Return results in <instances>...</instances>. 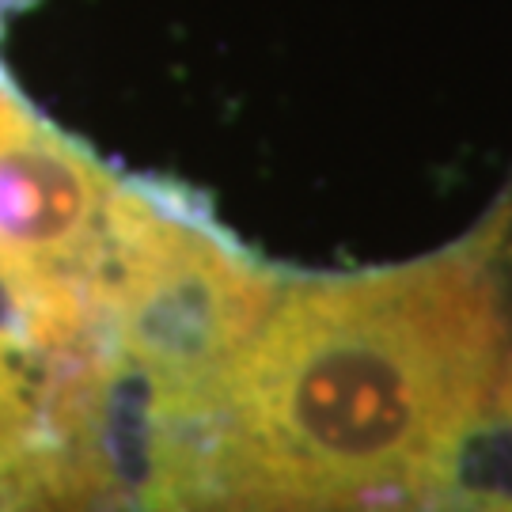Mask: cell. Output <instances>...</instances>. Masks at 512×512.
I'll list each match as a JSON object with an SVG mask.
<instances>
[{"label":"cell","mask_w":512,"mask_h":512,"mask_svg":"<svg viewBox=\"0 0 512 512\" xmlns=\"http://www.w3.org/2000/svg\"><path fill=\"white\" fill-rule=\"evenodd\" d=\"M509 353L478 247L281 281L190 444L179 512H448Z\"/></svg>","instance_id":"6da1fadb"},{"label":"cell","mask_w":512,"mask_h":512,"mask_svg":"<svg viewBox=\"0 0 512 512\" xmlns=\"http://www.w3.org/2000/svg\"><path fill=\"white\" fill-rule=\"evenodd\" d=\"M277 293L281 277L217 224L175 194L126 179L88 327L152 395L171 486Z\"/></svg>","instance_id":"7a4b0ae2"},{"label":"cell","mask_w":512,"mask_h":512,"mask_svg":"<svg viewBox=\"0 0 512 512\" xmlns=\"http://www.w3.org/2000/svg\"><path fill=\"white\" fill-rule=\"evenodd\" d=\"M126 179L0 80V277L27 308L35 365L92 323Z\"/></svg>","instance_id":"3957f363"},{"label":"cell","mask_w":512,"mask_h":512,"mask_svg":"<svg viewBox=\"0 0 512 512\" xmlns=\"http://www.w3.org/2000/svg\"><path fill=\"white\" fill-rule=\"evenodd\" d=\"M486 429L497 433V452L505 456V467L471 497V512H512V353L505 361V372H501Z\"/></svg>","instance_id":"5b68a950"},{"label":"cell","mask_w":512,"mask_h":512,"mask_svg":"<svg viewBox=\"0 0 512 512\" xmlns=\"http://www.w3.org/2000/svg\"><path fill=\"white\" fill-rule=\"evenodd\" d=\"M31 429V365L0 346V512H16Z\"/></svg>","instance_id":"277c9868"}]
</instances>
